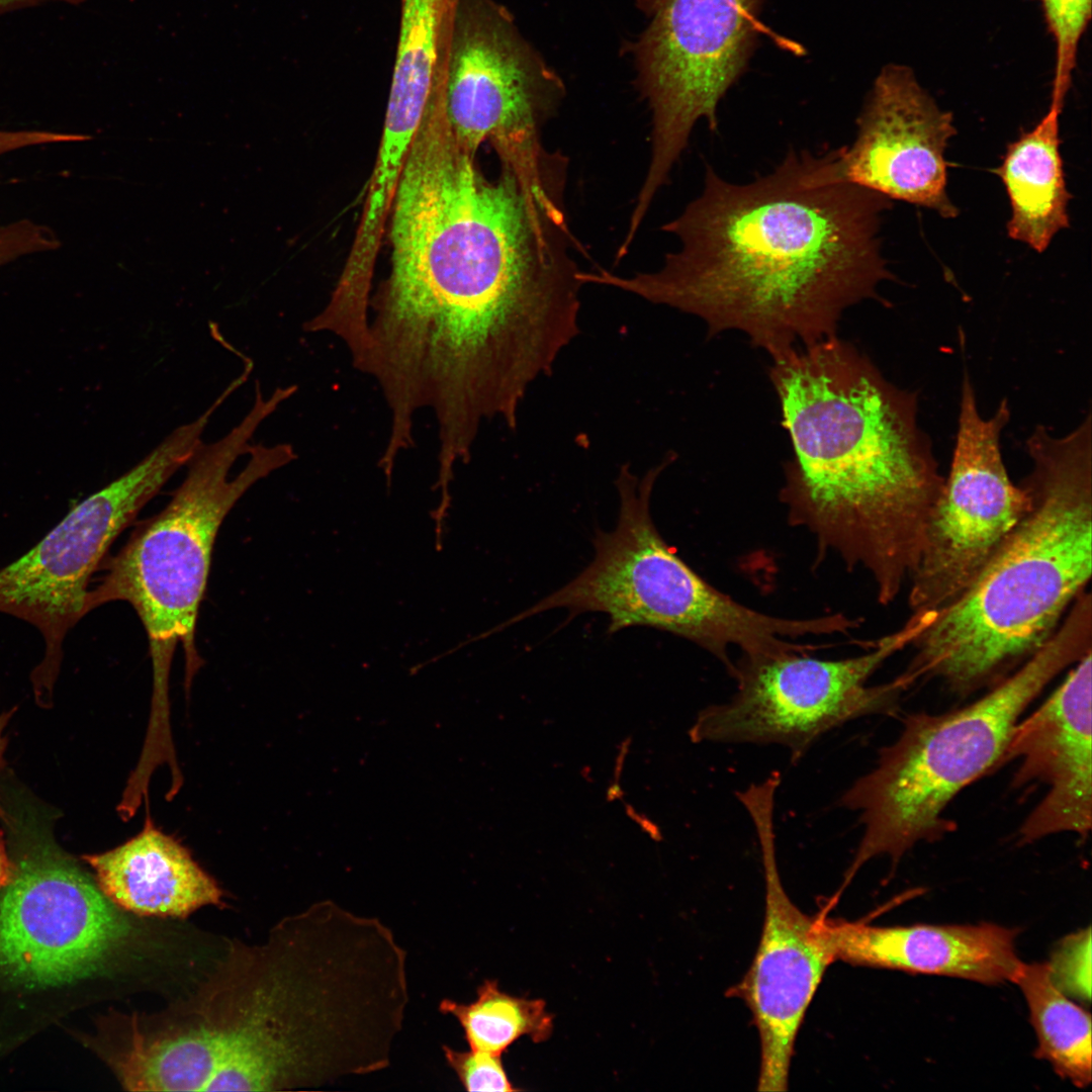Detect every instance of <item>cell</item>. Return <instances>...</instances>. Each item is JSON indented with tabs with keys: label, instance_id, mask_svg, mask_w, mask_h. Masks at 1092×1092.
Here are the masks:
<instances>
[{
	"label": "cell",
	"instance_id": "cell-1",
	"mask_svg": "<svg viewBox=\"0 0 1092 1092\" xmlns=\"http://www.w3.org/2000/svg\"><path fill=\"white\" fill-rule=\"evenodd\" d=\"M391 269L352 360L388 410L444 421L521 399L579 334L580 270L566 218L514 174L489 180L430 103L390 208Z\"/></svg>",
	"mask_w": 1092,
	"mask_h": 1092
},
{
	"label": "cell",
	"instance_id": "cell-2",
	"mask_svg": "<svg viewBox=\"0 0 1092 1092\" xmlns=\"http://www.w3.org/2000/svg\"><path fill=\"white\" fill-rule=\"evenodd\" d=\"M889 202L846 180L839 148L791 150L742 184L707 165L701 193L662 225L679 247L660 268L583 280L696 315L710 337L742 332L772 359L835 337L843 312L893 277L878 237Z\"/></svg>",
	"mask_w": 1092,
	"mask_h": 1092
},
{
	"label": "cell",
	"instance_id": "cell-3",
	"mask_svg": "<svg viewBox=\"0 0 1092 1092\" xmlns=\"http://www.w3.org/2000/svg\"><path fill=\"white\" fill-rule=\"evenodd\" d=\"M769 378L793 448L780 491L790 524L813 535L818 560L832 553L862 569L891 604L944 481L916 393L837 336L772 358Z\"/></svg>",
	"mask_w": 1092,
	"mask_h": 1092
},
{
	"label": "cell",
	"instance_id": "cell-4",
	"mask_svg": "<svg viewBox=\"0 0 1092 1092\" xmlns=\"http://www.w3.org/2000/svg\"><path fill=\"white\" fill-rule=\"evenodd\" d=\"M1028 507L989 561L910 646L901 675L965 697L994 686L1054 635L1092 572V419L1026 440Z\"/></svg>",
	"mask_w": 1092,
	"mask_h": 1092
},
{
	"label": "cell",
	"instance_id": "cell-5",
	"mask_svg": "<svg viewBox=\"0 0 1092 1092\" xmlns=\"http://www.w3.org/2000/svg\"><path fill=\"white\" fill-rule=\"evenodd\" d=\"M281 403L279 391L265 396L256 385L248 413L219 439L201 443L168 505L107 560L104 576L88 593L87 613L122 601L140 617L153 666L150 720L155 724L169 722V675L177 645L185 655L187 688L201 665L196 622L222 521L255 483L297 458L290 444L251 443Z\"/></svg>",
	"mask_w": 1092,
	"mask_h": 1092
},
{
	"label": "cell",
	"instance_id": "cell-6",
	"mask_svg": "<svg viewBox=\"0 0 1092 1092\" xmlns=\"http://www.w3.org/2000/svg\"><path fill=\"white\" fill-rule=\"evenodd\" d=\"M1091 647V612L1074 606L1041 648L980 699L945 713L907 716L875 767L838 800L840 807L859 812L863 827L843 886L871 859L888 857L895 867L917 844L951 831L954 824L944 817L951 800L998 768L1025 709Z\"/></svg>",
	"mask_w": 1092,
	"mask_h": 1092
},
{
	"label": "cell",
	"instance_id": "cell-7",
	"mask_svg": "<svg viewBox=\"0 0 1092 1092\" xmlns=\"http://www.w3.org/2000/svg\"><path fill=\"white\" fill-rule=\"evenodd\" d=\"M673 455L641 478L628 466L616 479L620 508L616 527L598 530L592 562L568 583L534 606L487 631L504 630L548 610L567 609L571 617L599 612L609 617V633L645 626L687 639L714 655L729 675L741 655L800 650L792 640L825 635L826 616L791 619L746 607L701 577L666 543L653 523L654 483Z\"/></svg>",
	"mask_w": 1092,
	"mask_h": 1092
},
{
	"label": "cell",
	"instance_id": "cell-8",
	"mask_svg": "<svg viewBox=\"0 0 1092 1092\" xmlns=\"http://www.w3.org/2000/svg\"><path fill=\"white\" fill-rule=\"evenodd\" d=\"M560 81L520 38L493 0H454L448 33L445 112L460 146L475 156L489 142L502 168L543 207L563 183L561 161L542 145V129L560 98Z\"/></svg>",
	"mask_w": 1092,
	"mask_h": 1092
},
{
	"label": "cell",
	"instance_id": "cell-9",
	"mask_svg": "<svg viewBox=\"0 0 1092 1092\" xmlns=\"http://www.w3.org/2000/svg\"><path fill=\"white\" fill-rule=\"evenodd\" d=\"M935 619L934 612L912 613L900 629L857 656L821 659L798 650L741 655L730 673L736 692L701 711L690 737L697 743L781 745L795 763L824 733L896 711L907 685L899 676L877 686L868 681Z\"/></svg>",
	"mask_w": 1092,
	"mask_h": 1092
},
{
	"label": "cell",
	"instance_id": "cell-10",
	"mask_svg": "<svg viewBox=\"0 0 1092 1092\" xmlns=\"http://www.w3.org/2000/svg\"><path fill=\"white\" fill-rule=\"evenodd\" d=\"M638 48L640 80L652 112L651 155L636 207L647 210L705 118L744 72L759 34L763 0H650Z\"/></svg>",
	"mask_w": 1092,
	"mask_h": 1092
},
{
	"label": "cell",
	"instance_id": "cell-11",
	"mask_svg": "<svg viewBox=\"0 0 1092 1092\" xmlns=\"http://www.w3.org/2000/svg\"><path fill=\"white\" fill-rule=\"evenodd\" d=\"M185 462L181 445L164 438L0 570V612L35 626L44 639V656L31 674L40 703L51 697L68 631L87 614L91 575L117 535Z\"/></svg>",
	"mask_w": 1092,
	"mask_h": 1092
},
{
	"label": "cell",
	"instance_id": "cell-12",
	"mask_svg": "<svg viewBox=\"0 0 1092 1092\" xmlns=\"http://www.w3.org/2000/svg\"><path fill=\"white\" fill-rule=\"evenodd\" d=\"M1010 415L1007 399H1002L995 413L984 418L965 371L949 472L908 582L912 613L941 611L950 605L977 577L1028 507V494L1010 479L1000 449V436Z\"/></svg>",
	"mask_w": 1092,
	"mask_h": 1092
},
{
	"label": "cell",
	"instance_id": "cell-13",
	"mask_svg": "<svg viewBox=\"0 0 1092 1092\" xmlns=\"http://www.w3.org/2000/svg\"><path fill=\"white\" fill-rule=\"evenodd\" d=\"M39 841L0 895V971L20 982L59 985L96 973L129 927L71 858Z\"/></svg>",
	"mask_w": 1092,
	"mask_h": 1092
},
{
	"label": "cell",
	"instance_id": "cell-14",
	"mask_svg": "<svg viewBox=\"0 0 1092 1092\" xmlns=\"http://www.w3.org/2000/svg\"><path fill=\"white\" fill-rule=\"evenodd\" d=\"M778 782L766 778L737 792L759 842L765 886L762 932L755 957L736 987L751 1011L760 1042L759 1091H785L799 1029L835 957L823 918L803 913L781 881L774 826Z\"/></svg>",
	"mask_w": 1092,
	"mask_h": 1092
},
{
	"label": "cell",
	"instance_id": "cell-15",
	"mask_svg": "<svg viewBox=\"0 0 1092 1092\" xmlns=\"http://www.w3.org/2000/svg\"><path fill=\"white\" fill-rule=\"evenodd\" d=\"M259 1014L232 1026L156 1038L135 1035L113 1061L130 1091H266L322 1088L276 986Z\"/></svg>",
	"mask_w": 1092,
	"mask_h": 1092
},
{
	"label": "cell",
	"instance_id": "cell-16",
	"mask_svg": "<svg viewBox=\"0 0 1092 1092\" xmlns=\"http://www.w3.org/2000/svg\"><path fill=\"white\" fill-rule=\"evenodd\" d=\"M850 146L839 148L849 182L954 218L944 153L956 134L952 114L939 107L912 68H882L857 117Z\"/></svg>",
	"mask_w": 1092,
	"mask_h": 1092
},
{
	"label": "cell",
	"instance_id": "cell-17",
	"mask_svg": "<svg viewBox=\"0 0 1092 1092\" xmlns=\"http://www.w3.org/2000/svg\"><path fill=\"white\" fill-rule=\"evenodd\" d=\"M1092 651L1026 719L1015 725L998 767L1019 758L1012 785L1035 782L1046 794L1019 829L1029 843L1070 832L1085 839L1092 824Z\"/></svg>",
	"mask_w": 1092,
	"mask_h": 1092
},
{
	"label": "cell",
	"instance_id": "cell-18",
	"mask_svg": "<svg viewBox=\"0 0 1092 1092\" xmlns=\"http://www.w3.org/2000/svg\"><path fill=\"white\" fill-rule=\"evenodd\" d=\"M835 960L985 985L1013 982L1017 929L994 923L876 926L823 918Z\"/></svg>",
	"mask_w": 1092,
	"mask_h": 1092
},
{
	"label": "cell",
	"instance_id": "cell-19",
	"mask_svg": "<svg viewBox=\"0 0 1092 1092\" xmlns=\"http://www.w3.org/2000/svg\"><path fill=\"white\" fill-rule=\"evenodd\" d=\"M83 858L94 870L102 893L115 906L139 915L183 917L221 900L215 881L149 816L143 830L126 842Z\"/></svg>",
	"mask_w": 1092,
	"mask_h": 1092
},
{
	"label": "cell",
	"instance_id": "cell-20",
	"mask_svg": "<svg viewBox=\"0 0 1092 1092\" xmlns=\"http://www.w3.org/2000/svg\"><path fill=\"white\" fill-rule=\"evenodd\" d=\"M1065 101L1051 97L1046 113L1011 143L996 169L1005 186L1011 215L1008 236L1044 252L1054 237L1070 226L1067 189L1060 152V116Z\"/></svg>",
	"mask_w": 1092,
	"mask_h": 1092
},
{
	"label": "cell",
	"instance_id": "cell-21",
	"mask_svg": "<svg viewBox=\"0 0 1092 1092\" xmlns=\"http://www.w3.org/2000/svg\"><path fill=\"white\" fill-rule=\"evenodd\" d=\"M1012 983L1028 1007L1035 1057L1076 1087H1087L1092 1076L1090 1013L1058 987L1048 963L1021 962Z\"/></svg>",
	"mask_w": 1092,
	"mask_h": 1092
},
{
	"label": "cell",
	"instance_id": "cell-22",
	"mask_svg": "<svg viewBox=\"0 0 1092 1092\" xmlns=\"http://www.w3.org/2000/svg\"><path fill=\"white\" fill-rule=\"evenodd\" d=\"M476 992L470 1003L444 998L438 1006L442 1014L458 1021L470 1050L503 1056L523 1036L536 1043L551 1036L553 1016L543 1000L512 996L489 979Z\"/></svg>",
	"mask_w": 1092,
	"mask_h": 1092
},
{
	"label": "cell",
	"instance_id": "cell-23",
	"mask_svg": "<svg viewBox=\"0 0 1092 1092\" xmlns=\"http://www.w3.org/2000/svg\"><path fill=\"white\" fill-rule=\"evenodd\" d=\"M1055 47L1052 92L1068 95L1077 68L1080 43L1089 26L1092 0H1039Z\"/></svg>",
	"mask_w": 1092,
	"mask_h": 1092
},
{
	"label": "cell",
	"instance_id": "cell-24",
	"mask_svg": "<svg viewBox=\"0 0 1092 1092\" xmlns=\"http://www.w3.org/2000/svg\"><path fill=\"white\" fill-rule=\"evenodd\" d=\"M1090 928L1061 941L1049 964L1058 987L1069 997L1090 1000Z\"/></svg>",
	"mask_w": 1092,
	"mask_h": 1092
},
{
	"label": "cell",
	"instance_id": "cell-25",
	"mask_svg": "<svg viewBox=\"0 0 1092 1092\" xmlns=\"http://www.w3.org/2000/svg\"><path fill=\"white\" fill-rule=\"evenodd\" d=\"M448 1066L467 1091H517L503 1065L502 1056L478 1051H459L442 1044Z\"/></svg>",
	"mask_w": 1092,
	"mask_h": 1092
},
{
	"label": "cell",
	"instance_id": "cell-26",
	"mask_svg": "<svg viewBox=\"0 0 1092 1092\" xmlns=\"http://www.w3.org/2000/svg\"><path fill=\"white\" fill-rule=\"evenodd\" d=\"M61 245L51 226L31 219L0 224V267L21 257L56 251Z\"/></svg>",
	"mask_w": 1092,
	"mask_h": 1092
},
{
	"label": "cell",
	"instance_id": "cell-27",
	"mask_svg": "<svg viewBox=\"0 0 1092 1092\" xmlns=\"http://www.w3.org/2000/svg\"><path fill=\"white\" fill-rule=\"evenodd\" d=\"M59 140V133L54 130L0 129V156L30 147L57 144Z\"/></svg>",
	"mask_w": 1092,
	"mask_h": 1092
},
{
	"label": "cell",
	"instance_id": "cell-28",
	"mask_svg": "<svg viewBox=\"0 0 1092 1092\" xmlns=\"http://www.w3.org/2000/svg\"><path fill=\"white\" fill-rule=\"evenodd\" d=\"M82 0H0V15L23 8L33 7L49 2H63L75 4Z\"/></svg>",
	"mask_w": 1092,
	"mask_h": 1092
},
{
	"label": "cell",
	"instance_id": "cell-29",
	"mask_svg": "<svg viewBox=\"0 0 1092 1092\" xmlns=\"http://www.w3.org/2000/svg\"><path fill=\"white\" fill-rule=\"evenodd\" d=\"M15 864L9 859L2 833L0 832V890L6 887L12 880Z\"/></svg>",
	"mask_w": 1092,
	"mask_h": 1092
},
{
	"label": "cell",
	"instance_id": "cell-30",
	"mask_svg": "<svg viewBox=\"0 0 1092 1092\" xmlns=\"http://www.w3.org/2000/svg\"><path fill=\"white\" fill-rule=\"evenodd\" d=\"M14 710L15 709H13L11 711H8V712H4V713H2L0 715V768H1L4 748L6 746V739L3 737V731H4V728L6 727L7 723L9 722L11 716L13 715ZM0 813H1V808H0Z\"/></svg>",
	"mask_w": 1092,
	"mask_h": 1092
}]
</instances>
